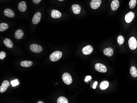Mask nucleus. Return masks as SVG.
Segmentation results:
<instances>
[{
    "mask_svg": "<svg viewBox=\"0 0 137 103\" xmlns=\"http://www.w3.org/2000/svg\"><path fill=\"white\" fill-rule=\"evenodd\" d=\"M104 55H105L107 56H111L113 54V49L110 47L105 48L104 49Z\"/></svg>",
    "mask_w": 137,
    "mask_h": 103,
    "instance_id": "obj_17",
    "label": "nucleus"
},
{
    "mask_svg": "<svg viewBox=\"0 0 137 103\" xmlns=\"http://www.w3.org/2000/svg\"><path fill=\"white\" fill-rule=\"evenodd\" d=\"M62 80L65 83L70 85L72 82V76L68 73H64L62 76Z\"/></svg>",
    "mask_w": 137,
    "mask_h": 103,
    "instance_id": "obj_2",
    "label": "nucleus"
},
{
    "mask_svg": "<svg viewBox=\"0 0 137 103\" xmlns=\"http://www.w3.org/2000/svg\"><path fill=\"white\" fill-rule=\"evenodd\" d=\"M62 16V14L60 12L57 10H52L51 13V16L54 19H57L60 17Z\"/></svg>",
    "mask_w": 137,
    "mask_h": 103,
    "instance_id": "obj_14",
    "label": "nucleus"
},
{
    "mask_svg": "<svg viewBox=\"0 0 137 103\" xmlns=\"http://www.w3.org/2000/svg\"><path fill=\"white\" fill-rule=\"evenodd\" d=\"M18 9L21 12L25 11L27 9V5L25 1H21L18 4Z\"/></svg>",
    "mask_w": 137,
    "mask_h": 103,
    "instance_id": "obj_13",
    "label": "nucleus"
},
{
    "mask_svg": "<svg viewBox=\"0 0 137 103\" xmlns=\"http://www.w3.org/2000/svg\"><path fill=\"white\" fill-rule=\"evenodd\" d=\"M93 48L91 45H88L82 49V52L84 55H89L93 52Z\"/></svg>",
    "mask_w": 137,
    "mask_h": 103,
    "instance_id": "obj_9",
    "label": "nucleus"
},
{
    "mask_svg": "<svg viewBox=\"0 0 137 103\" xmlns=\"http://www.w3.org/2000/svg\"><path fill=\"white\" fill-rule=\"evenodd\" d=\"M37 103H44V102H42V101H39V102H37Z\"/></svg>",
    "mask_w": 137,
    "mask_h": 103,
    "instance_id": "obj_31",
    "label": "nucleus"
},
{
    "mask_svg": "<svg viewBox=\"0 0 137 103\" xmlns=\"http://www.w3.org/2000/svg\"><path fill=\"white\" fill-rule=\"evenodd\" d=\"M135 17V14L132 12H130L129 13H127L125 15V20L126 23H131L133 20L134 19Z\"/></svg>",
    "mask_w": 137,
    "mask_h": 103,
    "instance_id": "obj_8",
    "label": "nucleus"
},
{
    "mask_svg": "<svg viewBox=\"0 0 137 103\" xmlns=\"http://www.w3.org/2000/svg\"><path fill=\"white\" fill-rule=\"evenodd\" d=\"M124 42V37L122 36H120L117 38V42L120 45L122 44Z\"/></svg>",
    "mask_w": 137,
    "mask_h": 103,
    "instance_id": "obj_25",
    "label": "nucleus"
},
{
    "mask_svg": "<svg viewBox=\"0 0 137 103\" xmlns=\"http://www.w3.org/2000/svg\"><path fill=\"white\" fill-rule=\"evenodd\" d=\"M101 3V0H92L90 3V5L91 8L93 9H97L100 6Z\"/></svg>",
    "mask_w": 137,
    "mask_h": 103,
    "instance_id": "obj_6",
    "label": "nucleus"
},
{
    "mask_svg": "<svg viewBox=\"0 0 137 103\" xmlns=\"http://www.w3.org/2000/svg\"><path fill=\"white\" fill-rule=\"evenodd\" d=\"M41 17V14L40 12H37L34 15L32 19V23L34 24H37L40 21Z\"/></svg>",
    "mask_w": 137,
    "mask_h": 103,
    "instance_id": "obj_7",
    "label": "nucleus"
},
{
    "mask_svg": "<svg viewBox=\"0 0 137 103\" xmlns=\"http://www.w3.org/2000/svg\"><path fill=\"white\" fill-rule=\"evenodd\" d=\"M30 49L32 52L36 53H39L42 51V48L40 45H38L37 44H32L30 45Z\"/></svg>",
    "mask_w": 137,
    "mask_h": 103,
    "instance_id": "obj_4",
    "label": "nucleus"
},
{
    "mask_svg": "<svg viewBox=\"0 0 137 103\" xmlns=\"http://www.w3.org/2000/svg\"><path fill=\"white\" fill-rule=\"evenodd\" d=\"M57 103H68V101L65 97H59L57 100Z\"/></svg>",
    "mask_w": 137,
    "mask_h": 103,
    "instance_id": "obj_23",
    "label": "nucleus"
},
{
    "mask_svg": "<svg viewBox=\"0 0 137 103\" xmlns=\"http://www.w3.org/2000/svg\"><path fill=\"white\" fill-rule=\"evenodd\" d=\"M91 79H92V77L90 76H86L85 80V82H88L89 81H91Z\"/></svg>",
    "mask_w": 137,
    "mask_h": 103,
    "instance_id": "obj_28",
    "label": "nucleus"
},
{
    "mask_svg": "<svg viewBox=\"0 0 137 103\" xmlns=\"http://www.w3.org/2000/svg\"><path fill=\"white\" fill-rule=\"evenodd\" d=\"M97 83H97V81H95V82L94 83L93 85V88L94 89H96L97 85Z\"/></svg>",
    "mask_w": 137,
    "mask_h": 103,
    "instance_id": "obj_30",
    "label": "nucleus"
},
{
    "mask_svg": "<svg viewBox=\"0 0 137 103\" xmlns=\"http://www.w3.org/2000/svg\"><path fill=\"white\" fill-rule=\"evenodd\" d=\"M24 33L23 31L21 29H18L15 32L14 36L16 39L19 40L22 38L24 36Z\"/></svg>",
    "mask_w": 137,
    "mask_h": 103,
    "instance_id": "obj_16",
    "label": "nucleus"
},
{
    "mask_svg": "<svg viewBox=\"0 0 137 103\" xmlns=\"http://www.w3.org/2000/svg\"><path fill=\"white\" fill-rule=\"evenodd\" d=\"M11 84L13 87H14L19 85V81L18 80V79H15L14 80L11 81Z\"/></svg>",
    "mask_w": 137,
    "mask_h": 103,
    "instance_id": "obj_26",
    "label": "nucleus"
},
{
    "mask_svg": "<svg viewBox=\"0 0 137 103\" xmlns=\"http://www.w3.org/2000/svg\"><path fill=\"white\" fill-rule=\"evenodd\" d=\"M62 53L60 51H56L52 53L50 56V59L52 62L58 61L62 56Z\"/></svg>",
    "mask_w": 137,
    "mask_h": 103,
    "instance_id": "obj_1",
    "label": "nucleus"
},
{
    "mask_svg": "<svg viewBox=\"0 0 137 103\" xmlns=\"http://www.w3.org/2000/svg\"><path fill=\"white\" fill-rule=\"evenodd\" d=\"M58 1H63L64 0H58Z\"/></svg>",
    "mask_w": 137,
    "mask_h": 103,
    "instance_id": "obj_32",
    "label": "nucleus"
},
{
    "mask_svg": "<svg viewBox=\"0 0 137 103\" xmlns=\"http://www.w3.org/2000/svg\"><path fill=\"white\" fill-rule=\"evenodd\" d=\"M72 10L75 14H79L81 12V8L78 4H73L72 5Z\"/></svg>",
    "mask_w": 137,
    "mask_h": 103,
    "instance_id": "obj_12",
    "label": "nucleus"
},
{
    "mask_svg": "<svg viewBox=\"0 0 137 103\" xmlns=\"http://www.w3.org/2000/svg\"><path fill=\"white\" fill-rule=\"evenodd\" d=\"M4 44L6 47H7L8 48H12L13 46V44L12 42L10 39L8 38H6L3 41Z\"/></svg>",
    "mask_w": 137,
    "mask_h": 103,
    "instance_id": "obj_18",
    "label": "nucleus"
},
{
    "mask_svg": "<svg viewBox=\"0 0 137 103\" xmlns=\"http://www.w3.org/2000/svg\"><path fill=\"white\" fill-rule=\"evenodd\" d=\"M129 48L131 50L136 49L137 47V42L136 38L134 37H130L129 40Z\"/></svg>",
    "mask_w": 137,
    "mask_h": 103,
    "instance_id": "obj_3",
    "label": "nucleus"
},
{
    "mask_svg": "<svg viewBox=\"0 0 137 103\" xmlns=\"http://www.w3.org/2000/svg\"><path fill=\"white\" fill-rule=\"evenodd\" d=\"M9 85L10 83L8 81L6 80L4 81L0 87V92L3 93L5 92L8 88Z\"/></svg>",
    "mask_w": 137,
    "mask_h": 103,
    "instance_id": "obj_10",
    "label": "nucleus"
},
{
    "mask_svg": "<svg viewBox=\"0 0 137 103\" xmlns=\"http://www.w3.org/2000/svg\"><path fill=\"white\" fill-rule=\"evenodd\" d=\"M95 69L97 71L100 72L105 73L107 71L106 67L101 63H97L95 65Z\"/></svg>",
    "mask_w": 137,
    "mask_h": 103,
    "instance_id": "obj_5",
    "label": "nucleus"
},
{
    "mask_svg": "<svg viewBox=\"0 0 137 103\" xmlns=\"http://www.w3.org/2000/svg\"><path fill=\"white\" fill-rule=\"evenodd\" d=\"M130 73L133 77L136 78L137 76V70L135 66H132L130 68Z\"/></svg>",
    "mask_w": 137,
    "mask_h": 103,
    "instance_id": "obj_21",
    "label": "nucleus"
},
{
    "mask_svg": "<svg viewBox=\"0 0 137 103\" xmlns=\"http://www.w3.org/2000/svg\"><path fill=\"white\" fill-rule=\"evenodd\" d=\"M109 82L107 81H102L100 84V88L101 90H105L108 88L109 86Z\"/></svg>",
    "mask_w": 137,
    "mask_h": 103,
    "instance_id": "obj_20",
    "label": "nucleus"
},
{
    "mask_svg": "<svg viewBox=\"0 0 137 103\" xmlns=\"http://www.w3.org/2000/svg\"><path fill=\"white\" fill-rule=\"evenodd\" d=\"M33 64V63L32 61H23L21 62L20 63V65L21 66L23 67H30V66H32Z\"/></svg>",
    "mask_w": 137,
    "mask_h": 103,
    "instance_id": "obj_19",
    "label": "nucleus"
},
{
    "mask_svg": "<svg viewBox=\"0 0 137 103\" xmlns=\"http://www.w3.org/2000/svg\"><path fill=\"white\" fill-rule=\"evenodd\" d=\"M41 0H32V1L34 3L37 4L40 3Z\"/></svg>",
    "mask_w": 137,
    "mask_h": 103,
    "instance_id": "obj_29",
    "label": "nucleus"
},
{
    "mask_svg": "<svg viewBox=\"0 0 137 103\" xmlns=\"http://www.w3.org/2000/svg\"><path fill=\"white\" fill-rule=\"evenodd\" d=\"M120 6V2L118 0H113L111 4V8L113 11H116Z\"/></svg>",
    "mask_w": 137,
    "mask_h": 103,
    "instance_id": "obj_11",
    "label": "nucleus"
},
{
    "mask_svg": "<svg viewBox=\"0 0 137 103\" xmlns=\"http://www.w3.org/2000/svg\"><path fill=\"white\" fill-rule=\"evenodd\" d=\"M137 3L136 0H131L129 2V7L131 9H133L136 7Z\"/></svg>",
    "mask_w": 137,
    "mask_h": 103,
    "instance_id": "obj_24",
    "label": "nucleus"
},
{
    "mask_svg": "<svg viewBox=\"0 0 137 103\" xmlns=\"http://www.w3.org/2000/svg\"><path fill=\"white\" fill-rule=\"evenodd\" d=\"M8 28V25L6 23H2L0 24V31L3 32Z\"/></svg>",
    "mask_w": 137,
    "mask_h": 103,
    "instance_id": "obj_22",
    "label": "nucleus"
},
{
    "mask_svg": "<svg viewBox=\"0 0 137 103\" xmlns=\"http://www.w3.org/2000/svg\"><path fill=\"white\" fill-rule=\"evenodd\" d=\"M6 57V53L5 52H0V59L3 60Z\"/></svg>",
    "mask_w": 137,
    "mask_h": 103,
    "instance_id": "obj_27",
    "label": "nucleus"
},
{
    "mask_svg": "<svg viewBox=\"0 0 137 103\" xmlns=\"http://www.w3.org/2000/svg\"><path fill=\"white\" fill-rule=\"evenodd\" d=\"M4 14L5 16L9 17L10 18H12L14 16V13L12 10L7 8L4 11Z\"/></svg>",
    "mask_w": 137,
    "mask_h": 103,
    "instance_id": "obj_15",
    "label": "nucleus"
}]
</instances>
